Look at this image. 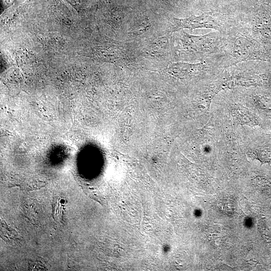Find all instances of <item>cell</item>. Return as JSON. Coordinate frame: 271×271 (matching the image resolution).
<instances>
[{
    "label": "cell",
    "instance_id": "obj_1",
    "mask_svg": "<svg viewBox=\"0 0 271 271\" xmlns=\"http://www.w3.org/2000/svg\"><path fill=\"white\" fill-rule=\"evenodd\" d=\"M232 57L236 62L260 60L270 62V49L254 39L244 36L236 38L232 44Z\"/></svg>",
    "mask_w": 271,
    "mask_h": 271
},
{
    "label": "cell",
    "instance_id": "obj_2",
    "mask_svg": "<svg viewBox=\"0 0 271 271\" xmlns=\"http://www.w3.org/2000/svg\"><path fill=\"white\" fill-rule=\"evenodd\" d=\"M217 13L207 12L202 15L192 16L188 18H174L171 27V32H174L183 29L194 30L198 28L213 29L221 30L223 25Z\"/></svg>",
    "mask_w": 271,
    "mask_h": 271
},
{
    "label": "cell",
    "instance_id": "obj_3",
    "mask_svg": "<svg viewBox=\"0 0 271 271\" xmlns=\"http://www.w3.org/2000/svg\"><path fill=\"white\" fill-rule=\"evenodd\" d=\"M254 18V31L259 42L271 47V1L250 9Z\"/></svg>",
    "mask_w": 271,
    "mask_h": 271
},
{
    "label": "cell",
    "instance_id": "obj_4",
    "mask_svg": "<svg viewBox=\"0 0 271 271\" xmlns=\"http://www.w3.org/2000/svg\"><path fill=\"white\" fill-rule=\"evenodd\" d=\"M216 33H210L203 36H192L184 33L183 43L184 46L198 53L212 52L219 42Z\"/></svg>",
    "mask_w": 271,
    "mask_h": 271
},
{
    "label": "cell",
    "instance_id": "obj_5",
    "mask_svg": "<svg viewBox=\"0 0 271 271\" xmlns=\"http://www.w3.org/2000/svg\"><path fill=\"white\" fill-rule=\"evenodd\" d=\"M254 100L256 106L263 112L271 113V98L270 97L258 94L254 96Z\"/></svg>",
    "mask_w": 271,
    "mask_h": 271
},
{
    "label": "cell",
    "instance_id": "obj_6",
    "mask_svg": "<svg viewBox=\"0 0 271 271\" xmlns=\"http://www.w3.org/2000/svg\"><path fill=\"white\" fill-rule=\"evenodd\" d=\"M252 155L262 164H271V148H263L252 150Z\"/></svg>",
    "mask_w": 271,
    "mask_h": 271
},
{
    "label": "cell",
    "instance_id": "obj_7",
    "mask_svg": "<svg viewBox=\"0 0 271 271\" xmlns=\"http://www.w3.org/2000/svg\"><path fill=\"white\" fill-rule=\"evenodd\" d=\"M168 40L163 37L155 40L151 45L150 50L154 52L160 53L163 52L166 47Z\"/></svg>",
    "mask_w": 271,
    "mask_h": 271
},
{
    "label": "cell",
    "instance_id": "obj_8",
    "mask_svg": "<svg viewBox=\"0 0 271 271\" xmlns=\"http://www.w3.org/2000/svg\"><path fill=\"white\" fill-rule=\"evenodd\" d=\"M271 0H234V3L243 8L249 9L261 4L267 3Z\"/></svg>",
    "mask_w": 271,
    "mask_h": 271
},
{
    "label": "cell",
    "instance_id": "obj_9",
    "mask_svg": "<svg viewBox=\"0 0 271 271\" xmlns=\"http://www.w3.org/2000/svg\"><path fill=\"white\" fill-rule=\"evenodd\" d=\"M150 27L149 22H137L131 29L130 34L139 35L146 32Z\"/></svg>",
    "mask_w": 271,
    "mask_h": 271
},
{
    "label": "cell",
    "instance_id": "obj_10",
    "mask_svg": "<svg viewBox=\"0 0 271 271\" xmlns=\"http://www.w3.org/2000/svg\"><path fill=\"white\" fill-rule=\"evenodd\" d=\"M270 63H271V48H270Z\"/></svg>",
    "mask_w": 271,
    "mask_h": 271
},
{
    "label": "cell",
    "instance_id": "obj_11",
    "mask_svg": "<svg viewBox=\"0 0 271 271\" xmlns=\"http://www.w3.org/2000/svg\"><path fill=\"white\" fill-rule=\"evenodd\" d=\"M224 1V0H223ZM234 1V0H233Z\"/></svg>",
    "mask_w": 271,
    "mask_h": 271
}]
</instances>
